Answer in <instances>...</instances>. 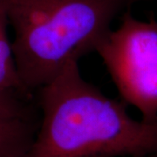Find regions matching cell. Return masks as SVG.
<instances>
[{"mask_svg": "<svg viewBox=\"0 0 157 157\" xmlns=\"http://www.w3.org/2000/svg\"><path fill=\"white\" fill-rule=\"evenodd\" d=\"M129 0H7L19 77L31 95L91 52Z\"/></svg>", "mask_w": 157, "mask_h": 157, "instance_id": "7a4b0ae2", "label": "cell"}, {"mask_svg": "<svg viewBox=\"0 0 157 157\" xmlns=\"http://www.w3.org/2000/svg\"><path fill=\"white\" fill-rule=\"evenodd\" d=\"M144 157H157V155H147V156Z\"/></svg>", "mask_w": 157, "mask_h": 157, "instance_id": "ba28073f", "label": "cell"}, {"mask_svg": "<svg viewBox=\"0 0 157 157\" xmlns=\"http://www.w3.org/2000/svg\"><path fill=\"white\" fill-rule=\"evenodd\" d=\"M8 20V8L7 0H0V38L7 35Z\"/></svg>", "mask_w": 157, "mask_h": 157, "instance_id": "52a82bcc", "label": "cell"}, {"mask_svg": "<svg viewBox=\"0 0 157 157\" xmlns=\"http://www.w3.org/2000/svg\"><path fill=\"white\" fill-rule=\"evenodd\" d=\"M35 119L0 120V157H21L36 135Z\"/></svg>", "mask_w": 157, "mask_h": 157, "instance_id": "277c9868", "label": "cell"}, {"mask_svg": "<svg viewBox=\"0 0 157 157\" xmlns=\"http://www.w3.org/2000/svg\"><path fill=\"white\" fill-rule=\"evenodd\" d=\"M95 52L111 76L121 101L136 107L142 121L157 123V21L124 12Z\"/></svg>", "mask_w": 157, "mask_h": 157, "instance_id": "3957f363", "label": "cell"}, {"mask_svg": "<svg viewBox=\"0 0 157 157\" xmlns=\"http://www.w3.org/2000/svg\"><path fill=\"white\" fill-rule=\"evenodd\" d=\"M0 92L13 93L30 101L31 95L19 77L8 34L0 38Z\"/></svg>", "mask_w": 157, "mask_h": 157, "instance_id": "5b68a950", "label": "cell"}, {"mask_svg": "<svg viewBox=\"0 0 157 157\" xmlns=\"http://www.w3.org/2000/svg\"><path fill=\"white\" fill-rule=\"evenodd\" d=\"M41 121L21 157H144L157 155V123L136 121L71 61L38 91Z\"/></svg>", "mask_w": 157, "mask_h": 157, "instance_id": "6da1fadb", "label": "cell"}, {"mask_svg": "<svg viewBox=\"0 0 157 157\" xmlns=\"http://www.w3.org/2000/svg\"><path fill=\"white\" fill-rule=\"evenodd\" d=\"M27 102L18 94L0 92V120L33 119Z\"/></svg>", "mask_w": 157, "mask_h": 157, "instance_id": "8992f818", "label": "cell"}]
</instances>
